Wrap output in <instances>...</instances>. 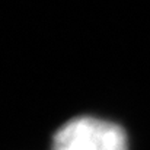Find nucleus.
Here are the masks:
<instances>
[{"instance_id":"obj_1","label":"nucleus","mask_w":150,"mask_h":150,"mask_svg":"<svg viewBox=\"0 0 150 150\" xmlns=\"http://www.w3.org/2000/svg\"><path fill=\"white\" fill-rule=\"evenodd\" d=\"M51 150H128V139L117 122L82 115L55 131Z\"/></svg>"}]
</instances>
